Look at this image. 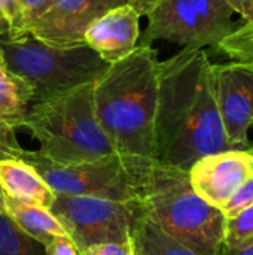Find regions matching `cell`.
<instances>
[{
    "label": "cell",
    "instance_id": "cell-1",
    "mask_svg": "<svg viewBox=\"0 0 253 255\" xmlns=\"http://www.w3.org/2000/svg\"><path fill=\"white\" fill-rule=\"evenodd\" d=\"M154 136L155 161L186 172L201 157L234 149L218 112L204 49L183 48L160 61Z\"/></svg>",
    "mask_w": 253,
    "mask_h": 255
},
{
    "label": "cell",
    "instance_id": "cell-2",
    "mask_svg": "<svg viewBox=\"0 0 253 255\" xmlns=\"http://www.w3.org/2000/svg\"><path fill=\"white\" fill-rule=\"evenodd\" d=\"M158 66V51L137 45L92 84L98 124L121 155L155 161Z\"/></svg>",
    "mask_w": 253,
    "mask_h": 255
},
{
    "label": "cell",
    "instance_id": "cell-3",
    "mask_svg": "<svg viewBox=\"0 0 253 255\" xmlns=\"http://www.w3.org/2000/svg\"><path fill=\"white\" fill-rule=\"evenodd\" d=\"M142 214L200 255L224 254V214L192 190L186 170L154 161L139 200Z\"/></svg>",
    "mask_w": 253,
    "mask_h": 255
},
{
    "label": "cell",
    "instance_id": "cell-4",
    "mask_svg": "<svg viewBox=\"0 0 253 255\" xmlns=\"http://www.w3.org/2000/svg\"><path fill=\"white\" fill-rule=\"evenodd\" d=\"M21 127L37 139V152L55 163L91 161L118 154L98 124L92 84L33 103Z\"/></svg>",
    "mask_w": 253,
    "mask_h": 255
},
{
    "label": "cell",
    "instance_id": "cell-5",
    "mask_svg": "<svg viewBox=\"0 0 253 255\" xmlns=\"http://www.w3.org/2000/svg\"><path fill=\"white\" fill-rule=\"evenodd\" d=\"M0 51L7 70L31 90V105L94 84L109 67L85 43L54 46L28 34L0 40Z\"/></svg>",
    "mask_w": 253,
    "mask_h": 255
},
{
    "label": "cell",
    "instance_id": "cell-6",
    "mask_svg": "<svg viewBox=\"0 0 253 255\" xmlns=\"http://www.w3.org/2000/svg\"><path fill=\"white\" fill-rule=\"evenodd\" d=\"M21 160L36 169L54 194L89 196L115 202H139L154 161L112 154L91 161L55 163L37 151H22Z\"/></svg>",
    "mask_w": 253,
    "mask_h": 255
},
{
    "label": "cell",
    "instance_id": "cell-7",
    "mask_svg": "<svg viewBox=\"0 0 253 255\" xmlns=\"http://www.w3.org/2000/svg\"><path fill=\"white\" fill-rule=\"evenodd\" d=\"M233 13L225 0H160L137 45L169 40L189 49L215 48L237 28Z\"/></svg>",
    "mask_w": 253,
    "mask_h": 255
},
{
    "label": "cell",
    "instance_id": "cell-8",
    "mask_svg": "<svg viewBox=\"0 0 253 255\" xmlns=\"http://www.w3.org/2000/svg\"><path fill=\"white\" fill-rule=\"evenodd\" d=\"M49 211L81 254L94 245L131 239L140 205L139 202L55 194Z\"/></svg>",
    "mask_w": 253,
    "mask_h": 255
},
{
    "label": "cell",
    "instance_id": "cell-9",
    "mask_svg": "<svg viewBox=\"0 0 253 255\" xmlns=\"http://www.w3.org/2000/svg\"><path fill=\"white\" fill-rule=\"evenodd\" d=\"M213 93L225 136L234 149H246L253 126V64H212Z\"/></svg>",
    "mask_w": 253,
    "mask_h": 255
},
{
    "label": "cell",
    "instance_id": "cell-10",
    "mask_svg": "<svg viewBox=\"0 0 253 255\" xmlns=\"http://www.w3.org/2000/svg\"><path fill=\"white\" fill-rule=\"evenodd\" d=\"M192 190L207 205L222 209L234 193L253 176L246 149H228L198 158L188 170Z\"/></svg>",
    "mask_w": 253,
    "mask_h": 255
},
{
    "label": "cell",
    "instance_id": "cell-11",
    "mask_svg": "<svg viewBox=\"0 0 253 255\" xmlns=\"http://www.w3.org/2000/svg\"><path fill=\"white\" fill-rule=\"evenodd\" d=\"M140 15L125 3L106 10L89 22L84 33V42L107 64H113L130 55L140 37Z\"/></svg>",
    "mask_w": 253,
    "mask_h": 255
},
{
    "label": "cell",
    "instance_id": "cell-12",
    "mask_svg": "<svg viewBox=\"0 0 253 255\" xmlns=\"http://www.w3.org/2000/svg\"><path fill=\"white\" fill-rule=\"evenodd\" d=\"M101 12L89 0H52L27 34L54 46L82 45L86 27Z\"/></svg>",
    "mask_w": 253,
    "mask_h": 255
},
{
    "label": "cell",
    "instance_id": "cell-13",
    "mask_svg": "<svg viewBox=\"0 0 253 255\" xmlns=\"http://www.w3.org/2000/svg\"><path fill=\"white\" fill-rule=\"evenodd\" d=\"M0 194L46 209L51 208L55 197L36 169L21 158L0 161Z\"/></svg>",
    "mask_w": 253,
    "mask_h": 255
},
{
    "label": "cell",
    "instance_id": "cell-14",
    "mask_svg": "<svg viewBox=\"0 0 253 255\" xmlns=\"http://www.w3.org/2000/svg\"><path fill=\"white\" fill-rule=\"evenodd\" d=\"M3 211L6 215L30 238L46 247L57 236H67L63 226L54 214L42 206L27 205L9 197H3Z\"/></svg>",
    "mask_w": 253,
    "mask_h": 255
},
{
    "label": "cell",
    "instance_id": "cell-15",
    "mask_svg": "<svg viewBox=\"0 0 253 255\" xmlns=\"http://www.w3.org/2000/svg\"><path fill=\"white\" fill-rule=\"evenodd\" d=\"M31 90L18 76L10 73L0 60V121L21 127L31 106Z\"/></svg>",
    "mask_w": 253,
    "mask_h": 255
},
{
    "label": "cell",
    "instance_id": "cell-16",
    "mask_svg": "<svg viewBox=\"0 0 253 255\" xmlns=\"http://www.w3.org/2000/svg\"><path fill=\"white\" fill-rule=\"evenodd\" d=\"M137 253L142 255H200L166 235L140 211L133 229ZM224 255V254H221Z\"/></svg>",
    "mask_w": 253,
    "mask_h": 255
},
{
    "label": "cell",
    "instance_id": "cell-17",
    "mask_svg": "<svg viewBox=\"0 0 253 255\" xmlns=\"http://www.w3.org/2000/svg\"><path fill=\"white\" fill-rule=\"evenodd\" d=\"M0 255H45V247L25 235L0 208Z\"/></svg>",
    "mask_w": 253,
    "mask_h": 255
},
{
    "label": "cell",
    "instance_id": "cell-18",
    "mask_svg": "<svg viewBox=\"0 0 253 255\" xmlns=\"http://www.w3.org/2000/svg\"><path fill=\"white\" fill-rule=\"evenodd\" d=\"M215 49L225 54L233 61L253 64V18L237 25V28L221 40Z\"/></svg>",
    "mask_w": 253,
    "mask_h": 255
},
{
    "label": "cell",
    "instance_id": "cell-19",
    "mask_svg": "<svg viewBox=\"0 0 253 255\" xmlns=\"http://www.w3.org/2000/svg\"><path fill=\"white\" fill-rule=\"evenodd\" d=\"M251 247H253V206L233 218H227L224 229L225 250L239 251Z\"/></svg>",
    "mask_w": 253,
    "mask_h": 255
},
{
    "label": "cell",
    "instance_id": "cell-20",
    "mask_svg": "<svg viewBox=\"0 0 253 255\" xmlns=\"http://www.w3.org/2000/svg\"><path fill=\"white\" fill-rule=\"evenodd\" d=\"M0 13L9 25V39L27 36L21 0H0Z\"/></svg>",
    "mask_w": 253,
    "mask_h": 255
},
{
    "label": "cell",
    "instance_id": "cell-21",
    "mask_svg": "<svg viewBox=\"0 0 253 255\" xmlns=\"http://www.w3.org/2000/svg\"><path fill=\"white\" fill-rule=\"evenodd\" d=\"M251 206H253V176L234 193V196L227 202V205L221 209V212L227 220L239 215L240 212L249 209Z\"/></svg>",
    "mask_w": 253,
    "mask_h": 255
},
{
    "label": "cell",
    "instance_id": "cell-22",
    "mask_svg": "<svg viewBox=\"0 0 253 255\" xmlns=\"http://www.w3.org/2000/svg\"><path fill=\"white\" fill-rule=\"evenodd\" d=\"M22 151L15 136V127L0 121V161L19 158Z\"/></svg>",
    "mask_w": 253,
    "mask_h": 255
},
{
    "label": "cell",
    "instance_id": "cell-23",
    "mask_svg": "<svg viewBox=\"0 0 253 255\" xmlns=\"http://www.w3.org/2000/svg\"><path fill=\"white\" fill-rule=\"evenodd\" d=\"M79 255H137V250L134 245V239H128L125 242H110L100 244L86 248Z\"/></svg>",
    "mask_w": 253,
    "mask_h": 255
},
{
    "label": "cell",
    "instance_id": "cell-24",
    "mask_svg": "<svg viewBox=\"0 0 253 255\" xmlns=\"http://www.w3.org/2000/svg\"><path fill=\"white\" fill-rule=\"evenodd\" d=\"M51 3L52 0H21L25 34H27V30L48 10Z\"/></svg>",
    "mask_w": 253,
    "mask_h": 255
},
{
    "label": "cell",
    "instance_id": "cell-25",
    "mask_svg": "<svg viewBox=\"0 0 253 255\" xmlns=\"http://www.w3.org/2000/svg\"><path fill=\"white\" fill-rule=\"evenodd\" d=\"M45 255H79V253L69 236H57L45 247Z\"/></svg>",
    "mask_w": 253,
    "mask_h": 255
},
{
    "label": "cell",
    "instance_id": "cell-26",
    "mask_svg": "<svg viewBox=\"0 0 253 255\" xmlns=\"http://www.w3.org/2000/svg\"><path fill=\"white\" fill-rule=\"evenodd\" d=\"M228 3V6L242 16L243 22L248 21L249 13H251V7H252L253 0H225Z\"/></svg>",
    "mask_w": 253,
    "mask_h": 255
},
{
    "label": "cell",
    "instance_id": "cell-27",
    "mask_svg": "<svg viewBox=\"0 0 253 255\" xmlns=\"http://www.w3.org/2000/svg\"><path fill=\"white\" fill-rule=\"evenodd\" d=\"M128 4H131L140 16H148L151 10L160 3V0H127Z\"/></svg>",
    "mask_w": 253,
    "mask_h": 255
},
{
    "label": "cell",
    "instance_id": "cell-28",
    "mask_svg": "<svg viewBox=\"0 0 253 255\" xmlns=\"http://www.w3.org/2000/svg\"><path fill=\"white\" fill-rule=\"evenodd\" d=\"M101 13H104L109 9H113L116 6H122L127 3V0H89Z\"/></svg>",
    "mask_w": 253,
    "mask_h": 255
},
{
    "label": "cell",
    "instance_id": "cell-29",
    "mask_svg": "<svg viewBox=\"0 0 253 255\" xmlns=\"http://www.w3.org/2000/svg\"><path fill=\"white\" fill-rule=\"evenodd\" d=\"M9 39V25L0 13V40Z\"/></svg>",
    "mask_w": 253,
    "mask_h": 255
},
{
    "label": "cell",
    "instance_id": "cell-30",
    "mask_svg": "<svg viewBox=\"0 0 253 255\" xmlns=\"http://www.w3.org/2000/svg\"><path fill=\"white\" fill-rule=\"evenodd\" d=\"M224 255H253V247L246 248V250H239V251H234V250H224Z\"/></svg>",
    "mask_w": 253,
    "mask_h": 255
},
{
    "label": "cell",
    "instance_id": "cell-31",
    "mask_svg": "<svg viewBox=\"0 0 253 255\" xmlns=\"http://www.w3.org/2000/svg\"><path fill=\"white\" fill-rule=\"evenodd\" d=\"M246 152L251 155V158H252V167H253V145H249L248 148H246Z\"/></svg>",
    "mask_w": 253,
    "mask_h": 255
},
{
    "label": "cell",
    "instance_id": "cell-32",
    "mask_svg": "<svg viewBox=\"0 0 253 255\" xmlns=\"http://www.w3.org/2000/svg\"><path fill=\"white\" fill-rule=\"evenodd\" d=\"M253 18V3H252V7H251V13H249V18H248V21L249 19H252Z\"/></svg>",
    "mask_w": 253,
    "mask_h": 255
},
{
    "label": "cell",
    "instance_id": "cell-33",
    "mask_svg": "<svg viewBox=\"0 0 253 255\" xmlns=\"http://www.w3.org/2000/svg\"><path fill=\"white\" fill-rule=\"evenodd\" d=\"M0 208H3V202H1V194H0Z\"/></svg>",
    "mask_w": 253,
    "mask_h": 255
},
{
    "label": "cell",
    "instance_id": "cell-34",
    "mask_svg": "<svg viewBox=\"0 0 253 255\" xmlns=\"http://www.w3.org/2000/svg\"><path fill=\"white\" fill-rule=\"evenodd\" d=\"M3 58V54H1V51H0V60Z\"/></svg>",
    "mask_w": 253,
    "mask_h": 255
},
{
    "label": "cell",
    "instance_id": "cell-35",
    "mask_svg": "<svg viewBox=\"0 0 253 255\" xmlns=\"http://www.w3.org/2000/svg\"><path fill=\"white\" fill-rule=\"evenodd\" d=\"M137 255H142V254H139V253H137Z\"/></svg>",
    "mask_w": 253,
    "mask_h": 255
}]
</instances>
